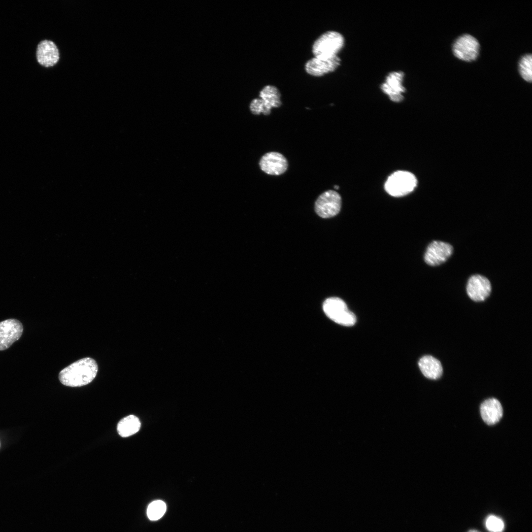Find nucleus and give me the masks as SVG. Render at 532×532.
I'll use <instances>...</instances> for the list:
<instances>
[{
  "label": "nucleus",
  "mask_w": 532,
  "mask_h": 532,
  "mask_svg": "<svg viewBox=\"0 0 532 532\" xmlns=\"http://www.w3.org/2000/svg\"><path fill=\"white\" fill-rule=\"evenodd\" d=\"M341 198L335 191L328 190L321 194L315 203V211L318 216L329 218L337 215L341 208Z\"/></svg>",
  "instance_id": "6"
},
{
  "label": "nucleus",
  "mask_w": 532,
  "mask_h": 532,
  "mask_svg": "<svg viewBox=\"0 0 532 532\" xmlns=\"http://www.w3.org/2000/svg\"><path fill=\"white\" fill-rule=\"evenodd\" d=\"M260 98L253 99L250 104L251 112L254 115H268L272 108L280 106L281 94L278 89L272 85H266L260 91Z\"/></svg>",
  "instance_id": "4"
},
{
  "label": "nucleus",
  "mask_w": 532,
  "mask_h": 532,
  "mask_svg": "<svg viewBox=\"0 0 532 532\" xmlns=\"http://www.w3.org/2000/svg\"><path fill=\"white\" fill-rule=\"evenodd\" d=\"M480 414L483 421L488 425L496 424L501 418L503 409L500 402L494 398L485 400L480 406Z\"/></svg>",
  "instance_id": "15"
},
{
  "label": "nucleus",
  "mask_w": 532,
  "mask_h": 532,
  "mask_svg": "<svg viewBox=\"0 0 532 532\" xmlns=\"http://www.w3.org/2000/svg\"><path fill=\"white\" fill-rule=\"evenodd\" d=\"M480 45L473 36L465 34L459 36L454 42L452 50L455 56L460 60L471 62L478 56Z\"/></svg>",
  "instance_id": "7"
},
{
  "label": "nucleus",
  "mask_w": 532,
  "mask_h": 532,
  "mask_svg": "<svg viewBox=\"0 0 532 532\" xmlns=\"http://www.w3.org/2000/svg\"><path fill=\"white\" fill-rule=\"evenodd\" d=\"M166 509V503L162 500L153 501L148 505L147 514L149 519L156 521L160 519L165 514Z\"/></svg>",
  "instance_id": "19"
},
{
  "label": "nucleus",
  "mask_w": 532,
  "mask_h": 532,
  "mask_svg": "<svg viewBox=\"0 0 532 532\" xmlns=\"http://www.w3.org/2000/svg\"><path fill=\"white\" fill-rule=\"evenodd\" d=\"M452 253L453 247L450 244L440 241H433L427 248L424 260L430 266H438L444 263Z\"/></svg>",
  "instance_id": "10"
},
{
  "label": "nucleus",
  "mask_w": 532,
  "mask_h": 532,
  "mask_svg": "<svg viewBox=\"0 0 532 532\" xmlns=\"http://www.w3.org/2000/svg\"><path fill=\"white\" fill-rule=\"evenodd\" d=\"M418 365L423 375L428 378L437 379L442 374L440 362L432 356L427 355L422 357Z\"/></svg>",
  "instance_id": "16"
},
{
  "label": "nucleus",
  "mask_w": 532,
  "mask_h": 532,
  "mask_svg": "<svg viewBox=\"0 0 532 532\" xmlns=\"http://www.w3.org/2000/svg\"><path fill=\"white\" fill-rule=\"evenodd\" d=\"M468 532H479L478 531H476V530H469Z\"/></svg>",
  "instance_id": "21"
},
{
  "label": "nucleus",
  "mask_w": 532,
  "mask_h": 532,
  "mask_svg": "<svg viewBox=\"0 0 532 532\" xmlns=\"http://www.w3.org/2000/svg\"><path fill=\"white\" fill-rule=\"evenodd\" d=\"M340 61L338 56L329 59L314 57L305 63V70L311 75L320 77L335 70L340 65Z\"/></svg>",
  "instance_id": "13"
},
{
  "label": "nucleus",
  "mask_w": 532,
  "mask_h": 532,
  "mask_svg": "<svg viewBox=\"0 0 532 532\" xmlns=\"http://www.w3.org/2000/svg\"><path fill=\"white\" fill-rule=\"evenodd\" d=\"M334 188L335 189H338V188H339V186H337V185H335V186H334Z\"/></svg>",
  "instance_id": "22"
},
{
  "label": "nucleus",
  "mask_w": 532,
  "mask_h": 532,
  "mask_svg": "<svg viewBox=\"0 0 532 532\" xmlns=\"http://www.w3.org/2000/svg\"><path fill=\"white\" fill-rule=\"evenodd\" d=\"M140 422L135 416H128L119 421L117 431L122 437H128L137 432L140 428Z\"/></svg>",
  "instance_id": "17"
},
{
  "label": "nucleus",
  "mask_w": 532,
  "mask_h": 532,
  "mask_svg": "<svg viewBox=\"0 0 532 532\" xmlns=\"http://www.w3.org/2000/svg\"><path fill=\"white\" fill-rule=\"evenodd\" d=\"M487 529L491 532H501L504 529L502 520L494 515L489 516L485 523Z\"/></svg>",
  "instance_id": "20"
},
{
  "label": "nucleus",
  "mask_w": 532,
  "mask_h": 532,
  "mask_svg": "<svg viewBox=\"0 0 532 532\" xmlns=\"http://www.w3.org/2000/svg\"><path fill=\"white\" fill-rule=\"evenodd\" d=\"M532 58L531 54L522 57L519 63V70L522 77L526 81L532 80Z\"/></svg>",
  "instance_id": "18"
},
{
  "label": "nucleus",
  "mask_w": 532,
  "mask_h": 532,
  "mask_svg": "<svg viewBox=\"0 0 532 532\" xmlns=\"http://www.w3.org/2000/svg\"><path fill=\"white\" fill-rule=\"evenodd\" d=\"M417 183V179L413 173L407 171L398 170L388 178L384 188L391 196L399 197L412 192Z\"/></svg>",
  "instance_id": "3"
},
{
  "label": "nucleus",
  "mask_w": 532,
  "mask_h": 532,
  "mask_svg": "<svg viewBox=\"0 0 532 532\" xmlns=\"http://www.w3.org/2000/svg\"><path fill=\"white\" fill-rule=\"evenodd\" d=\"M326 315L334 322L344 326H353L356 322L355 314L350 311L345 302L337 297L326 299L323 305Z\"/></svg>",
  "instance_id": "5"
},
{
  "label": "nucleus",
  "mask_w": 532,
  "mask_h": 532,
  "mask_svg": "<svg viewBox=\"0 0 532 532\" xmlns=\"http://www.w3.org/2000/svg\"><path fill=\"white\" fill-rule=\"evenodd\" d=\"M262 170L267 174L279 175L287 169L288 163L286 158L281 153L270 152L264 155L259 162Z\"/></svg>",
  "instance_id": "11"
},
{
  "label": "nucleus",
  "mask_w": 532,
  "mask_h": 532,
  "mask_svg": "<svg viewBox=\"0 0 532 532\" xmlns=\"http://www.w3.org/2000/svg\"><path fill=\"white\" fill-rule=\"evenodd\" d=\"M98 365L95 360L84 358L62 369L59 374L60 382L70 387H80L91 382L96 376Z\"/></svg>",
  "instance_id": "1"
},
{
  "label": "nucleus",
  "mask_w": 532,
  "mask_h": 532,
  "mask_svg": "<svg viewBox=\"0 0 532 532\" xmlns=\"http://www.w3.org/2000/svg\"><path fill=\"white\" fill-rule=\"evenodd\" d=\"M23 332L22 323L15 319L0 322V351L9 348L18 340Z\"/></svg>",
  "instance_id": "8"
},
{
  "label": "nucleus",
  "mask_w": 532,
  "mask_h": 532,
  "mask_svg": "<svg viewBox=\"0 0 532 532\" xmlns=\"http://www.w3.org/2000/svg\"><path fill=\"white\" fill-rule=\"evenodd\" d=\"M403 77L402 71L392 72L387 75L381 86L382 91L394 102H399L404 99L403 94L406 89L402 85Z\"/></svg>",
  "instance_id": "12"
},
{
  "label": "nucleus",
  "mask_w": 532,
  "mask_h": 532,
  "mask_svg": "<svg viewBox=\"0 0 532 532\" xmlns=\"http://www.w3.org/2000/svg\"><path fill=\"white\" fill-rule=\"evenodd\" d=\"M466 291L469 297L475 301L484 300L491 291L489 280L480 275L471 276L468 280Z\"/></svg>",
  "instance_id": "14"
},
{
  "label": "nucleus",
  "mask_w": 532,
  "mask_h": 532,
  "mask_svg": "<svg viewBox=\"0 0 532 532\" xmlns=\"http://www.w3.org/2000/svg\"><path fill=\"white\" fill-rule=\"evenodd\" d=\"M36 59L42 66H55L60 59V53L57 45L52 40L46 39L40 41L36 47Z\"/></svg>",
  "instance_id": "9"
},
{
  "label": "nucleus",
  "mask_w": 532,
  "mask_h": 532,
  "mask_svg": "<svg viewBox=\"0 0 532 532\" xmlns=\"http://www.w3.org/2000/svg\"><path fill=\"white\" fill-rule=\"evenodd\" d=\"M344 44V38L338 32L328 31L321 35L314 42L312 51L314 57L329 59L337 56Z\"/></svg>",
  "instance_id": "2"
}]
</instances>
